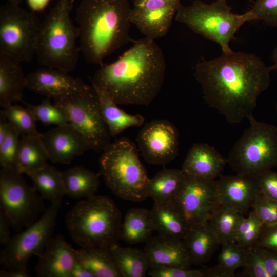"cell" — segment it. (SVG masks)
<instances>
[{
  "label": "cell",
  "instance_id": "51",
  "mask_svg": "<svg viewBox=\"0 0 277 277\" xmlns=\"http://www.w3.org/2000/svg\"><path fill=\"white\" fill-rule=\"evenodd\" d=\"M271 58L273 62V64L271 65L272 70L277 71V46L272 51Z\"/></svg>",
  "mask_w": 277,
  "mask_h": 277
},
{
  "label": "cell",
  "instance_id": "12",
  "mask_svg": "<svg viewBox=\"0 0 277 277\" xmlns=\"http://www.w3.org/2000/svg\"><path fill=\"white\" fill-rule=\"evenodd\" d=\"M61 202H51L43 215L25 231L12 237L1 251L5 270L27 271L29 260L39 256L52 238Z\"/></svg>",
  "mask_w": 277,
  "mask_h": 277
},
{
  "label": "cell",
  "instance_id": "11",
  "mask_svg": "<svg viewBox=\"0 0 277 277\" xmlns=\"http://www.w3.org/2000/svg\"><path fill=\"white\" fill-rule=\"evenodd\" d=\"M41 22L34 12L9 3L0 7V54L30 62L36 54Z\"/></svg>",
  "mask_w": 277,
  "mask_h": 277
},
{
  "label": "cell",
  "instance_id": "13",
  "mask_svg": "<svg viewBox=\"0 0 277 277\" xmlns=\"http://www.w3.org/2000/svg\"><path fill=\"white\" fill-rule=\"evenodd\" d=\"M186 175V181L175 201L190 228L207 223L221 205L215 180Z\"/></svg>",
  "mask_w": 277,
  "mask_h": 277
},
{
  "label": "cell",
  "instance_id": "34",
  "mask_svg": "<svg viewBox=\"0 0 277 277\" xmlns=\"http://www.w3.org/2000/svg\"><path fill=\"white\" fill-rule=\"evenodd\" d=\"M244 216V214L237 209L221 204L208 223L222 245L235 242L236 229Z\"/></svg>",
  "mask_w": 277,
  "mask_h": 277
},
{
  "label": "cell",
  "instance_id": "22",
  "mask_svg": "<svg viewBox=\"0 0 277 277\" xmlns=\"http://www.w3.org/2000/svg\"><path fill=\"white\" fill-rule=\"evenodd\" d=\"M150 212L155 231L159 235L183 240L190 229L175 201L154 202Z\"/></svg>",
  "mask_w": 277,
  "mask_h": 277
},
{
  "label": "cell",
  "instance_id": "24",
  "mask_svg": "<svg viewBox=\"0 0 277 277\" xmlns=\"http://www.w3.org/2000/svg\"><path fill=\"white\" fill-rule=\"evenodd\" d=\"M192 264L208 262L221 245L208 223L191 227L183 240Z\"/></svg>",
  "mask_w": 277,
  "mask_h": 277
},
{
  "label": "cell",
  "instance_id": "26",
  "mask_svg": "<svg viewBox=\"0 0 277 277\" xmlns=\"http://www.w3.org/2000/svg\"><path fill=\"white\" fill-rule=\"evenodd\" d=\"M65 195L74 199L90 198L96 195L100 185V173L75 166L62 171Z\"/></svg>",
  "mask_w": 277,
  "mask_h": 277
},
{
  "label": "cell",
  "instance_id": "21",
  "mask_svg": "<svg viewBox=\"0 0 277 277\" xmlns=\"http://www.w3.org/2000/svg\"><path fill=\"white\" fill-rule=\"evenodd\" d=\"M225 159L213 147L204 143H196L190 147L182 165V170L188 175L215 180L221 175Z\"/></svg>",
  "mask_w": 277,
  "mask_h": 277
},
{
  "label": "cell",
  "instance_id": "14",
  "mask_svg": "<svg viewBox=\"0 0 277 277\" xmlns=\"http://www.w3.org/2000/svg\"><path fill=\"white\" fill-rule=\"evenodd\" d=\"M136 140L143 158L149 164L165 165L178 155L179 132L168 120H155L146 124Z\"/></svg>",
  "mask_w": 277,
  "mask_h": 277
},
{
  "label": "cell",
  "instance_id": "23",
  "mask_svg": "<svg viewBox=\"0 0 277 277\" xmlns=\"http://www.w3.org/2000/svg\"><path fill=\"white\" fill-rule=\"evenodd\" d=\"M21 62L0 54V106L3 108L21 101L26 88V76Z\"/></svg>",
  "mask_w": 277,
  "mask_h": 277
},
{
  "label": "cell",
  "instance_id": "49",
  "mask_svg": "<svg viewBox=\"0 0 277 277\" xmlns=\"http://www.w3.org/2000/svg\"><path fill=\"white\" fill-rule=\"evenodd\" d=\"M10 127V123L2 111H0V142L6 136Z\"/></svg>",
  "mask_w": 277,
  "mask_h": 277
},
{
  "label": "cell",
  "instance_id": "2",
  "mask_svg": "<svg viewBox=\"0 0 277 277\" xmlns=\"http://www.w3.org/2000/svg\"><path fill=\"white\" fill-rule=\"evenodd\" d=\"M166 68L161 48L145 37L135 41L116 61L102 64L92 85L118 105L148 106L162 88Z\"/></svg>",
  "mask_w": 277,
  "mask_h": 277
},
{
  "label": "cell",
  "instance_id": "54",
  "mask_svg": "<svg viewBox=\"0 0 277 277\" xmlns=\"http://www.w3.org/2000/svg\"><path fill=\"white\" fill-rule=\"evenodd\" d=\"M276 112H277V103H276Z\"/></svg>",
  "mask_w": 277,
  "mask_h": 277
},
{
  "label": "cell",
  "instance_id": "27",
  "mask_svg": "<svg viewBox=\"0 0 277 277\" xmlns=\"http://www.w3.org/2000/svg\"><path fill=\"white\" fill-rule=\"evenodd\" d=\"M154 231L150 210L131 208L122 222L120 239L130 244L146 243L152 237Z\"/></svg>",
  "mask_w": 277,
  "mask_h": 277
},
{
  "label": "cell",
  "instance_id": "35",
  "mask_svg": "<svg viewBox=\"0 0 277 277\" xmlns=\"http://www.w3.org/2000/svg\"><path fill=\"white\" fill-rule=\"evenodd\" d=\"M11 124L22 135L40 136L36 129L37 121L28 108L19 105H10L1 110Z\"/></svg>",
  "mask_w": 277,
  "mask_h": 277
},
{
  "label": "cell",
  "instance_id": "33",
  "mask_svg": "<svg viewBox=\"0 0 277 277\" xmlns=\"http://www.w3.org/2000/svg\"><path fill=\"white\" fill-rule=\"evenodd\" d=\"M28 176L31 179L34 187L43 199L51 202H62L65 191L61 171L47 164Z\"/></svg>",
  "mask_w": 277,
  "mask_h": 277
},
{
  "label": "cell",
  "instance_id": "30",
  "mask_svg": "<svg viewBox=\"0 0 277 277\" xmlns=\"http://www.w3.org/2000/svg\"><path fill=\"white\" fill-rule=\"evenodd\" d=\"M117 270L122 277H144L150 268L148 258L143 250L123 247L117 243L109 248Z\"/></svg>",
  "mask_w": 277,
  "mask_h": 277
},
{
  "label": "cell",
  "instance_id": "10",
  "mask_svg": "<svg viewBox=\"0 0 277 277\" xmlns=\"http://www.w3.org/2000/svg\"><path fill=\"white\" fill-rule=\"evenodd\" d=\"M43 198L23 174L11 167L0 170V210L11 227L19 231L35 222L44 210Z\"/></svg>",
  "mask_w": 277,
  "mask_h": 277
},
{
  "label": "cell",
  "instance_id": "45",
  "mask_svg": "<svg viewBox=\"0 0 277 277\" xmlns=\"http://www.w3.org/2000/svg\"><path fill=\"white\" fill-rule=\"evenodd\" d=\"M261 249L267 274L269 277H277V252L262 248Z\"/></svg>",
  "mask_w": 277,
  "mask_h": 277
},
{
  "label": "cell",
  "instance_id": "15",
  "mask_svg": "<svg viewBox=\"0 0 277 277\" xmlns=\"http://www.w3.org/2000/svg\"><path fill=\"white\" fill-rule=\"evenodd\" d=\"M180 0H144L133 4L130 19L146 37L153 40L168 32Z\"/></svg>",
  "mask_w": 277,
  "mask_h": 277
},
{
  "label": "cell",
  "instance_id": "25",
  "mask_svg": "<svg viewBox=\"0 0 277 277\" xmlns=\"http://www.w3.org/2000/svg\"><path fill=\"white\" fill-rule=\"evenodd\" d=\"M185 181L186 175L182 169L162 170L149 179L146 189L147 197L152 198L154 202L175 201Z\"/></svg>",
  "mask_w": 277,
  "mask_h": 277
},
{
  "label": "cell",
  "instance_id": "50",
  "mask_svg": "<svg viewBox=\"0 0 277 277\" xmlns=\"http://www.w3.org/2000/svg\"><path fill=\"white\" fill-rule=\"evenodd\" d=\"M1 277H29L30 275L27 273V271H22L16 270H1Z\"/></svg>",
  "mask_w": 277,
  "mask_h": 277
},
{
  "label": "cell",
  "instance_id": "52",
  "mask_svg": "<svg viewBox=\"0 0 277 277\" xmlns=\"http://www.w3.org/2000/svg\"><path fill=\"white\" fill-rule=\"evenodd\" d=\"M8 3L15 5H19L21 3L22 0H6Z\"/></svg>",
  "mask_w": 277,
  "mask_h": 277
},
{
  "label": "cell",
  "instance_id": "39",
  "mask_svg": "<svg viewBox=\"0 0 277 277\" xmlns=\"http://www.w3.org/2000/svg\"><path fill=\"white\" fill-rule=\"evenodd\" d=\"M20 133L10 124L8 132L0 142V165L14 168L21 138Z\"/></svg>",
  "mask_w": 277,
  "mask_h": 277
},
{
  "label": "cell",
  "instance_id": "8",
  "mask_svg": "<svg viewBox=\"0 0 277 277\" xmlns=\"http://www.w3.org/2000/svg\"><path fill=\"white\" fill-rule=\"evenodd\" d=\"M175 20L194 32L217 43L222 52L231 50L229 44L240 27L247 21L245 13L234 14L226 0L207 4L201 0L179 6Z\"/></svg>",
  "mask_w": 277,
  "mask_h": 277
},
{
  "label": "cell",
  "instance_id": "44",
  "mask_svg": "<svg viewBox=\"0 0 277 277\" xmlns=\"http://www.w3.org/2000/svg\"><path fill=\"white\" fill-rule=\"evenodd\" d=\"M254 246L277 252V226H263Z\"/></svg>",
  "mask_w": 277,
  "mask_h": 277
},
{
  "label": "cell",
  "instance_id": "42",
  "mask_svg": "<svg viewBox=\"0 0 277 277\" xmlns=\"http://www.w3.org/2000/svg\"><path fill=\"white\" fill-rule=\"evenodd\" d=\"M147 274L151 277H203L201 269L171 267H151Z\"/></svg>",
  "mask_w": 277,
  "mask_h": 277
},
{
  "label": "cell",
  "instance_id": "47",
  "mask_svg": "<svg viewBox=\"0 0 277 277\" xmlns=\"http://www.w3.org/2000/svg\"><path fill=\"white\" fill-rule=\"evenodd\" d=\"M51 0H26V3L32 12H41L48 6Z\"/></svg>",
  "mask_w": 277,
  "mask_h": 277
},
{
  "label": "cell",
  "instance_id": "17",
  "mask_svg": "<svg viewBox=\"0 0 277 277\" xmlns=\"http://www.w3.org/2000/svg\"><path fill=\"white\" fill-rule=\"evenodd\" d=\"M41 137L49 160L53 163L69 164L76 157L91 150L86 140L69 123L56 126L41 133Z\"/></svg>",
  "mask_w": 277,
  "mask_h": 277
},
{
  "label": "cell",
  "instance_id": "53",
  "mask_svg": "<svg viewBox=\"0 0 277 277\" xmlns=\"http://www.w3.org/2000/svg\"><path fill=\"white\" fill-rule=\"evenodd\" d=\"M144 0H134V3L133 4H139L141 2H142L143 1H144Z\"/></svg>",
  "mask_w": 277,
  "mask_h": 277
},
{
  "label": "cell",
  "instance_id": "55",
  "mask_svg": "<svg viewBox=\"0 0 277 277\" xmlns=\"http://www.w3.org/2000/svg\"><path fill=\"white\" fill-rule=\"evenodd\" d=\"M72 1H73V2L74 1V0H72Z\"/></svg>",
  "mask_w": 277,
  "mask_h": 277
},
{
  "label": "cell",
  "instance_id": "16",
  "mask_svg": "<svg viewBox=\"0 0 277 277\" xmlns=\"http://www.w3.org/2000/svg\"><path fill=\"white\" fill-rule=\"evenodd\" d=\"M69 72L55 68L44 67L26 76V88L48 98H55L88 89L91 86Z\"/></svg>",
  "mask_w": 277,
  "mask_h": 277
},
{
  "label": "cell",
  "instance_id": "40",
  "mask_svg": "<svg viewBox=\"0 0 277 277\" xmlns=\"http://www.w3.org/2000/svg\"><path fill=\"white\" fill-rule=\"evenodd\" d=\"M263 226H277V200L259 194L252 206Z\"/></svg>",
  "mask_w": 277,
  "mask_h": 277
},
{
  "label": "cell",
  "instance_id": "5",
  "mask_svg": "<svg viewBox=\"0 0 277 277\" xmlns=\"http://www.w3.org/2000/svg\"><path fill=\"white\" fill-rule=\"evenodd\" d=\"M73 3L57 0L41 22L36 51L40 65L68 72L75 69L81 50L78 29L70 16Z\"/></svg>",
  "mask_w": 277,
  "mask_h": 277
},
{
  "label": "cell",
  "instance_id": "48",
  "mask_svg": "<svg viewBox=\"0 0 277 277\" xmlns=\"http://www.w3.org/2000/svg\"><path fill=\"white\" fill-rule=\"evenodd\" d=\"M70 277H94V276L77 261L71 272Z\"/></svg>",
  "mask_w": 277,
  "mask_h": 277
},
{
  "label": "cell",
  "instance_id": "7",
  "mask_svg": "<svg viewBox=\"0 0 277 277\" xmlns=\"http://www.w3.org/2000/svg\"><path fill=\"white\" fill-rule=\"evenodd\" d=\"M250 124L231 149L227 163L237 174L257 177L277 166V126L258 121Z\"/></svg>",
  "mask_w": 277,
  "mask_h": 277
},
{
  "label": "cell",
  "instance_id": "6",
  "mask_svg": "<svg viewBox=\"0 0 277 277\" xmlns=\"http://www.w3.org/2000/svg\"><path fill=\"white\" fill-rule=\"evenodd\" d=\"M101 153L99 173L116 196L132 202L147 198L149 178L133 142L121 138L111 142Z\"/></svg>",
  "mask_w": 277,
  "mask_h": 277
},
{
  "label": "cell",
  "instance_id": "1",
  "mask_svg": "<svg viewBox=\"0 0 277 277\" xmlns=\"http://www.w3.org/2000/svg\"><path fill=\"white\" fill-rule=\"evenodd\" d=\"M271 66L257 55L230 50L195 66L194 76L207 104L231 124L253 115L260 94L270 83Z\"/></svg>",
  "mask_w": 277,
  "mask_h": 277
},
{
  "label": "cell",
  "instance_id": "20",
  "mask_svg": "<svg viewBox=\"0 0 277 277\" xmlns=\"http://www.w3.org/2000/svg\"><path fill=\"white\" fill-rule=\"evenodd\" d=\"M150 264L153 267L190 268L192 263L182 240L160 235L152 237L144 249Z\"/></svg>",
  "mask_w": 277,
  "mask_h": 277
},
{
  "label": "cell",
  "instance_id": "38",
  "mask_svg": "<svg viewBox=\"0 0 277 277\" xmlns=\"http://www.w3.org/2000/svg\"><path fill=\"white\" fill-rule=\"evenodd\" d=\"M245 14L247 22L262 21L277 27V0H256L252 8Z\"/></svg>",
  "mask_w": 277,
  "mask_h": 277
},
{
  "label": "cell",
  "instance_id": "3",
  "mask_svg": "<svg viewBox=\"0 0 277 277\" xmlns=\"http://www.w3.org/2000/svg\"><path fill=\"white\" fill-rule=\"evenodd\" d=\"M128 0H82L77 10L81 52L90 63L104 59L130 39Z\"/></svg>",
  "mask_w": 277,
  "mask_h": 277
},
{
  "label": "cell",
  "instance_id": "46",
  "mask_svg": "<svg viewBox=\"0 0 277 277\" xmlns=\"http://www.w3.org/2000/svg\"><path fill=\"white\" fill-rule=\"evenodd\" d=\"M11 227L9 220L4 212L0 210V244L6 245L10 240Z\"/></svg>",
  "mask_w": 277,
  "mask_h": 277
},
{
  "label": "cell",
  "instance_id": "36",
  "mask_svg": "<svg viewBox=\"0 0 277 277\" xmlns=\"http://www.w3.org/2000/svg\"><path fill=\"white\" fill-rule=\"evenodd\" d=\"M263 227V224L251 210L239 223L235 234V242L246 248H251L254 246Z\"/></svg>",
  "mask_w": 277,
  "mask_h": 277
},
{
  "label": "cell",
  "instance_id": "43",
  "mask_svg": "<svg viewBox=\"0 0 277 277\" xmlns=\"http://www.w3.org/2000/svg\"><path fill=\"white\" fill-rule=\"evenodd\" d=\"M261 194L277 200V173L269 170L257 176Z\"/></svg>",
  "mask_w": 277,
  "mask_h": 277
},
{
  "label": "cell",
  "instance_id": "32",
  "mask_svg": "<svg viewBox=\"0 0 277 277\" xmlns=\"http://www.w3.org/2000/svg\"><path fill=\"white\" fill-rule=\"evenodd\" d=\"M222 246L217 264L213 267L201 269L203 277H233L237 268L244 266L250 249L235 242Z\"/></svg>",
  "mask_w": 277,
  "mask_h": 277
},
{
  "label": "cell",
  "instance_id": "18",
  "mask_svg": "<svg viewBox=\"0 0 277 277\" xmlns=\"http://www.w3.org/2000/svg\"><path fill=\"white\" fill-rule=\"evenodd\" d=\"M220 202L244 214L251 208L260 194L257 177L236 174L221 175L216 180Z\"/></svg>",
  "mask_w": 277,
  "mask_h": 277
},
{
  "label": "cell",
  "instance_id": "31",
  "mask_svg": "<svg viewBox=\"0 0 277 277\" xmlns=\"http://www.w3.org/2000/svg\"><path fill=\"white\" fill-rule=\"evenodd\" d=\"M77 262L94 277H120L109 248L81 247L75 249Z\"/></svg>",
  "mask_w": 277,
  "mask_h": 277
},
{
  "label": "cell",
  "instance_id": "19",
  "mask_svg": "<svg viewBox=\"0 0 277 277\" xmlns=\"http://www.w3.org/2000/svg\"><path fill=\"white\" fill-rule=\"evenodd\" d=\"M38 258L35 271L39 277H70L77 262L75 249L60 234L50 240Z\"/></svg>",
  "mask_w": 277,
  "mask_h": 277
},
{
  "label": "cell",
  "instance_id": "41",
  "mask_svg": "<svg viewBox=\"0 0 277 277\" xmlns=\"http://www.w3.org/2000/svg\"><path fill=\"white\" fill-rule=\"evenodd\" d=\"M243 268L245 276L269 277L265 269L261 248L259 247L254 246L250 248Z\"/></svg>",
  "mask_w": 277,
  "mask_h": 277
},
{
  "label": "cell",
  "instance_id": "4",
  "mask_svg": "<svg viewBox=\"0 0 277 277\" xmlns=\"http://www.w3.org/2000/svg\"><path fill=\"white\" fill-rule=\"evenodd\" d=\"M121 213L109 197L94 195L76 203L67 213L66 228L81 247L109 248L117 243Z\"/></svg>",
  "mask_w": 277,
  "mask_h": 277
},
{
  "label": "cell",
  "instance_id": "9",
  "mask_svg": "<svg viewBox=\"0 0 277 277\" xmlns=\"http://www.w3.org/2000/svg\"><path fill=\"white\" fill-rule=\"evenodd\" d=\"M65 113L68 123L86 140L91 150L102 152L110 144L111 135L103 119L97 93L88 89L53 98Z\"/></svg>",
  "mask_w": 277,
  "mask_h": 277
},
{
  "label": "cell",
  "instance_id": "29",
  "mask_svg": "<svg viewBox=\"0 0 277 277\" xmlns=\"http://www.w3.org/2000/svg\"><path fill=\"white\" fill-rule=\"evenodd\" d=\"M103 119L111 137H116L128 128L142 126L145 118L140 114L132 115L124 111L110 97L95 89Z\"/></svg>",
  "mask_w": 277,
  "mask_h": 277
},
{
  "label": "cell",
  "instance_id": "37",
  "mask_svg": "<svg viewBox=\"0 0 277 277\" xmlns=\"http://www.w3.org/2000/svg\"><path fill=\"white\" fill-rule=\"evenodd\" d=\"M27 108L33 113L37 121L45 126H56L68 124L64 112L54 103L52 104L50 98L44 99L38 105L26 104Z\"/></svg>",
  "mask_w": 277,
  "mask_h": 277
},
{
  "label": "cell",
  "instance_id": "28",
  "mask_svg": "<svg viewBox=\"0 0 277 277\" xmlns=\"http://www.w3.org/2000/svg\"><path fill=\"white\" fill-rule=\"evenodd\" d=\"M41 135H23L21 138L14 167L18 172L28 175L47 164L49 157Z\"/></svg>",
  "mask_w": 277,
  "mask_h": 277
}]
</instances>
